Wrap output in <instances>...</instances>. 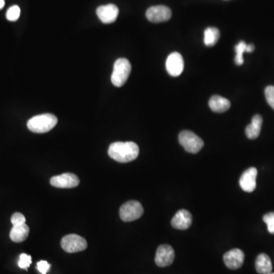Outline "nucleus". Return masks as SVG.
<instances>
[{"mask_svg": "<svg viewBox=\"0 0 274 274\" xmlns=\"http://www.w3.org/2000/svg\"><path fill=\"white\" fill-rule=\"evenodd\" d=\"M131 72V64L128 60L120 58L114 63L111 75V82L116 87H122L129 78Z\"/></svg>", "mask_w": 274, "mask_h": 274, "instance_id": "obj_3", "label": "nucleus"}, {"mask_svg": "<svg viewBox=\"0 0 274 274\" xmlns=\"http://www.w3.org/2000/svg\"><path fill=\"white\" fill-rule=\"evenodd\" d=\"M51 266L49 263L46 261H41L37 264V268L41 274H47Z\"/></svg>", "mask_w": 274, "mask_h": 274, "instance_id": "obj_26", "label": "nucleus"}, {"mask_svg": "<svg viewBox=\"0 0 274 274\" xmlns=\"http://www.w3.org/2000/svg\"><path fill=\"white\" fill-rule=\"evenodd\" d=\"M258 176V170L255 168H250L244 171L240 178L239 185L245 192H252L256 188V179Z\"/></svg>", "mask_w": 274, "mask_h": 274, "instance_id": "obj_13", "label": "nucleus"}, {"mask_svg": "<svg viewBox=\"0 0 274 274\" xmlns=\"http://www.w3.org/2000/svg\"><path fill=\"white\" fill-rule=\"evenodd\" d=\"M87 246L86 240L75 234L66 235L61 241V247L67 253H76L84 251Z\"/></svg>", "mask_w": 274, "mask_h": 274, "instance_id": "obj_6", "label": "nucleus"}, {"mask_svg": "<svg viewBox=\"0 0 274 274\" xmlns=\"http://www.w3.org/2000/svg\"><path fill=\"white\" fill-rule=\"evenodd\" d=\"M178 139L180 144L190 153H198L204 145V141L201 137L189 131H184L180 133Z\"/></svg>", "mask_w": 274, "mask_h": 274, "instance_id": "obj_4", "label": "nucleus"}, {"mask_svg": "<svg viewBox=\"0 0 274 274\" xmlns=\"http://www.w3.org/2000/svg\"><path fill=\"white\" fill-rule=\"evenodd\" d=\"M263 124V118L259 114H256L252 118L251 124L247 126L245 134L250 139H255L261 134V127Z\"/></svg>", "mask_w": 274, "mask_h": 274, "instance_id": "obj_15", "label": "nucleus"}, {"mask_svg": "<svg viewBox=\"0 0 274 274\" xmlns=\"http://www.w3.org/2000/svg\"><path fill=\"white\" fill-rule=\"evenodd\" d=\"M247 44L245 41H241L235 46V51L236 53L235 55V62L236 65L242 66L244 64L243 54L246 50Z\"/></svg>", "mask_w": 274, "mask_h": 274, "instance_id": "obj_20", "label": "nucleus"}, {"mask_svg": "<svg viewBox=\"0 0 274 274\" xmlns=\"http://www.w3.org/2000/svg\"><path fill=\"white\" fill-rule=\"evenodd\" d=\"M145 15L147 19L151 22H165L171 18L172 12L171 10L165 5H155L148 8Z\"/></svg>", "mask_w": 274, "mask_h": 274, "instance_id": "obj_7", "label": "nucleus"}, {"mask_svg": "<svg viewBox=\"0 0 274 274\" xmlns=\"http://www.w3.org/2000/svg\"><path fill=\"white\" fill-rule=\"evenodd\" d=\"M143 212V207L140 203L136 201H128L120 208V217L124 222H132L139 219Z\"/></svg>", "mask_w": 274, "mask_h": 274, "instance_id": "obj_5", "label": "nucleus"}, {"mask_svg": "<svg viewBox=\"0 0 274 274\" xmlns=\"http://www.w3.org/2000/svg\"><path fill=\"white\" fill-rule=\"evenodd\" d=\"M255 51V46L254 44H247L246 50H245V52L247 53H252Z\"/></svg>", "mask_w": 274, "mask_h": 274, "instance_id": "obj_27", "label": "nucleus"}, {"mask_svg": "<svg viewBox=\"0 0 274 274\" xmlns=\"http://www.w3.org/2000/svg\"><path fill=\"white\" fill-rule=\"evenodd\" d=\"M165 66L168 74L171 76L177 77L182 73L185 63L182 56L179 53L175 52L168 56Z\"/></svg>", "mask_w": 274, "mask_h": 274, "instance_id": "obj_9", "label": "nucleus"}, {"mask_svg": "<svg viewBox=\"0 0 274 274\" xmlns=\"http://www.w3.org/2000/svg\"><path fill=\"white\" fill-rule=\"evenodd\" d=\"M223 261L227 268L236 270L241 268L245 261V254L238 248L230 250L224 255Z\"/></svg>", "mask_w": 274, "mask_h": 274, "instance_id": "obj_11", "label": "nucleus"}, {"mask_svg": "<svg viewBox=\"0 0 274 274\" xmlns=\"http://www.w3.org/2000/svg\"><path fill=\"white\" fill-rule=\"evenodd\" d=\"M31 265V257L27 254H21L18 261V267L21 269L28 270Z\"/></svg>", "mask_w": 274, "mask_h": 274, "instance_id": "obj_23", "label": "nucleus"}, {"mask_svg": "<svg viewBox=\"0 0 274 274\" xmlns=\"http://www.w3.org/2000/svg\"><path fill=\"white\" fill-rule=\"evenodd\" d=\"M29 235V227L26 224L21 225H13L10 232L9 236L11 241L16 243L24 242Z\"/></svg>", "mask_w": 274, "mask_h": 274, "instance_id": "obj_17", "label": "nucleus"}, {"mask_svg": "<svg viewBox=\"0 0 274 274\" xmlns=\"http://www.w3.org/2000/svg\"><path fill=\"white\" fill-rule=\"evenodd\" d=\"M220 38L219 29L214 27H209L204 31V44L207 47H213Z\"/></svg>", "mask_w": 274, "mask_h": 274, "instance_id": "obj_19", "label": "nucleus"}, {"mask_svg": "<svg viewBox=\"0 0 274 274\" xmlns=\"http://www.w3.org/2000/svg\"><path fill=\"white\" fill-rule=\"evenodd\" d=\"M57 117L54 114H44L33 117L27 123V127L31 132L44 134L49 132L57 125Z\"/></svg>", "mask_w": 274, "mask_h": 274, "instance_id": "obj_2", "label": "nucleus"}, {"mask_svg": "<svg viewBox=\"0 0 274 274\" xmlns=\"http://www.w3.org/2000/svg\"><path fill=\"white\" fill-rule=\"evenodd\" d=\"M51 185L57 188H73L79 185V179L72 173H64L51 178Z\"/></svg>", "mask_w": 274, "mask_h": 274, "instance_id": "obj_10", "label": "nucleus"}, {"mask_svg": "<svg viewBox=\"0 0 274 274\" xmlns=\"http://www.w3.org/2000/svg\"><path fill=\"white\" fill-rule=\"evenodd\" d=\"M274 274V273H270V274Z\"/></svg>", "mask_w": 274, "mask_h": 274, "instance_id": "obj_29", "label": "nucleus"}, {"mask_svg": "<svg viewBox=\"0 0 274 274\" xmlns=\"http://www.w3.org/2000/svg\"><path fill=\"white\" fill-rule=\"evenodd\" d=\"M255 267L259 274H270L273 269L271 258L266 254H261L258 255L255 262Z\"/></svg>", "mask_w": 274, "mask_h": 274, "instance_id": "obj_18", "label": "nucleus"}, {"mask_svg": "<svg viewBox=\"0 0 274 274\" xmlns=\"http://www.w3.org/2000/svg\"><path fill=\"white\" fill-rule=\"evenodd\" d=\"M192 215L186 209H181L171 219V225L179 230H186L192 224Z\"/></svg>", "mask_w": 274, "mask_h": 274, "instance_id": "obj_14", "label": "nucleus"}, {"mask_svg": "<svg viewBox=\"0 0 274 274\" xmlns=\"http://www.w3.org/2000/svg\"><path fill=\"white\" fill-rule=\"evenodd\" d=\"M5 5V0H0V10L3 8Z\"/></svg>", "mask_w": 274, "mask_h": 274, "instance_id": "obj_28", "label": "nucleus"}, {"mask_svg": "<svg viewBox=\"0 0 274 274\" xmlns=\"http://www.w3.org/2000/svg\"><path fill=\"white\" fill-rule=\"evenodd\" d=\"M139 146L134 142H116L108 148V155L113 159L121 163L132 162L138 157Z\"/></svg>", "mask_w": 274, "mask_h": 274, "instance_id": "obj_1", "label": "nucleus"}, {"mask_svg": "<svg viewBox=\"0 0 274 274\" xmlns=\"http://www.w3.org/2000/svg\"><path fill=\"white\" fill-rule=\"evenodd\" d=\"M263 220L268 225V229L270 233L274 234V212H269L264 215Z\"/></svg>", "mask_w": 274, "mask_h": 274, "instance_id": "obj_22", "label": "nucleus"}, {"mask_svg": "<svg viewBox=\"0 0 274 274\" xmlns=\"http://www.w3.org/2000/svg\"><path fill=\"white\" fill-rule=\"evenodd\" d=\"M25 215L20 212H15L13 215H11V222L13 225H21L23 224H25Z\"/></svg>", "mask_w": 274, "mask_h": 274, "instance_id": "obj_25", "label": "nucleus"}, {"mask_svg": "<svg viewBox=\"0 0 274 274\" xmlns=\"http://www.w3.org/2000/svg\"><path fill=\"white\" fill-rule=\"evenodd\" d=\"M209 106L213 112L223 113L230 108L231 103L226 98L219 95H213L209 101Z\"/></svg>", "mask_w": 274, "mask_h": 274, "instance_id": "obj_16", "label": "nucleus"}, {"mask_svg": "<svg viewBox=\"0 0 274 274\" xmlns=\"http://www.w3.org/2000/svg\"><path fill=\"white\" fill-rule=\"evenodd\" d=\"M21 9L18 5L10 7L6 12V18L8 21H15L19 18Z\"/></svg>", "mask_w": 274, "mask_h": 274, "instance_id": "obj_21", "label": "nucleus"}, {"mask_svg": "<svg viewBox=\"0 0 274 274\" xmlns=\"http://www.w3.org/2000/svg\"><path fill=\"white\" fill-rule=\"evenodd\" d=\"M265 97L270 106L274 110V86L270 85L265 89Z\"/></svg>", "mask_w": 274, "mask_h": 274, "instance_id": "obj_24", "label": "nucleus"}, {"mask_svg": "<svg viewBox=\"0 0 274 274\" xmlns=\"http://www.w3.org/2000/svg\"><path fill=\"white\" fill-rule=\"evenodd\" d=\"M97 15L99 19L105 24H111L114 22L119 15V8L114 4L101 5L96 10Z\"/></svg>", "mask_w": 274, "mask_h": 274, "instance_id": "obj_12", "label": "nucleus"}, {"mask_svg": "<svg viewBox=\"0 0 274 274\" xmlns=\"http://www.w3.org/2000/svg\"><path fill=\"white\" fill-rule=\"evenodd\" d=\"M175 259V251L168 245H162L158 247L155 254V261L157 266L165 268L169 266Z\"/></svg>", "mask_w": 274, "mask_h": 274, "instance_id": "obj_8", "label": "nucleus"}]
</instances>
